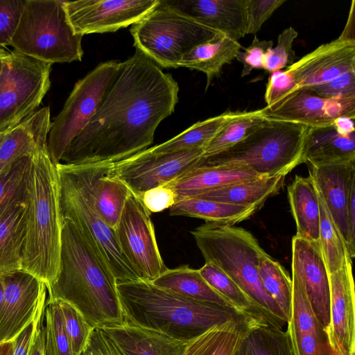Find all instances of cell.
<instances>
[{
	"label": "cell",
	"instance_id": "obj_1",
	"mask_svg": "<svg viewBox=\"0 0 355 355\" xmlns=\"http://www.w3.org/2000/svg\"><path fill=\"white\" fill-rule=\"evenodd\" d=\"M179 86L171 73L136 49L116 77L89 123L60 163L115 164L148 148L159 123L175 111Z\"/></svg>",
	"mask_w": 355,
	"mask_h": 355
},
{
	"label": "cell",
	"instance_id": "obj_2",
	"mask_svg": "<svg viewBox=\"0 0 355 355\" xmlns=\"http://www.w3.org/2000/svg\"><path fill=\"white\" fill-rule=\"evenodd\" d=\"M62 218L59 272L46 301L69 303L94 329L124 323L116 280L107 262L71 220Z\"/></svg>",
	"mask_w": 355,
	"mask_h": 355
},
{
	"label": "cell",
	"instance_id": "obj_3",
	"mask_svg": "<svg viewBox=\"0 0 355 355\" xmlns=\"http://www.w3.org/2000/svg\"><path fill=\"white\" fill-rule=\"evenodd\" d=\"M116 288L124 322L181 340L189 341L216 324L251 317L184 297L148 281H116Z\"/></svg>",
	"mask_w": 355,
	"mask_h": 355
},
{
	"label": "cell",
	"instance_id": "obj_4",
	"mask_svg": "<svg viewBox=\"0 0 355 355\" xmlns=\"http://www.w3.org/2000/svg\"><path fill=\"white\" fill-rule=\"evenodd\" d=\"M24 203L21 270L35 276L48 288L59 272L62 218L58 172L47 149L31 157Z\"/></svg>",
	"mask_w": 355,
	"mask_h": 355
},
{
	"label": "cell",
	"instance_id": "obj_5",
	"mask_svg": "<svg viewBox=\"0 0 355 355\" xmlns=\"http://www.w3.org/2000/svg\"><path fill=\"white\" fill-rule=\"evenodd\" d=\"M205 262L226 273L256 305L271 324L282 328L288 320L264 288L258 264L265 251L248 230L206 222L191 232Z\"/></svg>",
	"mask_w": 355,
	"mask_h": 355
},
{
	"label": "cell",
	"instance_id": "obj_6",
	"mask_svg": "<svg viewBox=\"0 0 355 355\" xmlns=\"http://www.w3.org/2000/svg\"><path fill=\"white\" fill-rule=\"evenodd\" d=\"M111 163L55 166L60 185L62 218L71 220L101 253L116 281L141 280L122 253L115 232L98 213L94 201V181Z\"/></svg>",
	"mask_w": 355,
	"mask_h": 355
},
{
	"label": "cell",
	"instance_id": "obj_7",
	"mask_svg": "<svg viewBox=\"0 0 355 355\" xmlns=\"http://www.w3.org/2000/svg\"><path fill=\"white\" fill-rule=\"evenodd\" d=\"M309 126L265 119L251 134L225 151L205 159L211 166L243 167L263 177L286 175L302 164Z\"/></svg>",
	"mask_w": 355,
	"mask_h": 355
},
{
	"label": "cell",
	"instance_id": "obj_8",
	"mask_svg": "<svg viewBox=\"0 0 355 355\" xmlns=\"http://www.w3.org/2000/svg\"><path fill=\"white\" fill-rule=\"evenodd\" d=\"M64 1L27 0L10 45L15 51L51 64L81 61L83 36L70 26Z\"/></svg>",
	"mask_w": 355,
	"mask_h": 355
},
{
	"label": "cell",
	"instance_id": "obj_9",
	"mask_svg": "<svg viewBox=\"0 0 355 355\" xmlns=\"http://www.w3.org/2000/svg\"><path fill=\"white\" fill-rule=\"evenodd\" d=\"M130 31L136 49L164 68H178L184 53L221 33L178 12L164 0Z\"/></svg>",
	"mask_w": 355,
	"mask_h": 355
},
{
	"label": "cell",
	"instance_id": "obj_10",
	"mask_svg": "<svg viewBox=\"0 0 355 355\" xmlns=\"http://www.w3.org/2000/svg\"><path fill=\"white\" fill-rule=\"evenodd\" d=\"M51 66L15 51L8 53L0 73V135L37 111L51 87Z\"/></svg>",
	"mask_w": 355,
	"mask_h": 355
},
{
	"label": "cell",
	"instance_id": "obj_11",
	"mask_svg": "<svg viewBox=\"0 0 355 355\" xmlns=\"http://www.w3.org/2000/svg\"><path fill=\"white\" fill-rule=\"evenodd\" d=\"M119 65L117 60L101 62L75 84L62 110L51 122L47 150L55 166L60 162L70 143L95 114Z\"/></svg>",
	"mask_w": 355,
	"mask_h": 355
},
{
	"label": "cell",
	"instance_id": "obj_12",
	"mask_svg": "<svg viewBox=\"0 0 355 355\" xmlns=\"http://www.w3.org/2000/svg\"><path fill=\"white\" fill-rule=\"evenodd\" d=\"M119 248L141 280L153 282L168 268L160 254L150 212L130 193L116 228Z\"/></svg>",
	"mask_w": 355,
	"mask_h": 355
},
{
	"label": "cell",
	"instance_id": "obj_13",
	"mask_svg": "<svg viewBox=\"0 0 355 355\" xmlns=\"http://www.w3.org/2000/svg\"><path fill=\"white\" fill-rule=\"evenodd\" d=\"M203 153L202 148L168 154H154L146 149L113 164L111 173L138 196L202 164L205 160Z\"/></svg>",
	"mask_w": 355,
	"mask_h": 355
},
{
	"label": "cell",
	"instance_id": "obj_14",
	"mask_svg": "<svg viewBox=\"0 0 355 355\" xmlns=\"http://www.w3.org/2000/svg\"><path fill=\"white\" fill-rule=\"evenodd\" d=\"M159 0L64 1L68 21L75 33L115 32L139 21Z\"/></svg>",
	"mask_w": 355,
	"mask_h": 355
},
{
	"label": "cell",
	"instance_id": "obj_15",
	"mask_svg": "<svg viewBox=\"0 0 355 355\" xmlns=\"http://www.w3.org/2000/svg\"><path fill=\"white\" fill-rule=\"evenodd\" d=\"M0 305V343L12 341L34 319L47 293L45 284L19 270L3 275Z\"/></svg>",
	"mask_w": 355,
	"mask_h": 355
},
{
	"label": "cell",
	"instance_id": "obj_16",
	"mask_svg": "<svg viewBox=\"0 0 355 355\" xmlns=\"http://www.w3.org/2000/svg\"><path fill=\"white\" fill-rule=\"evenodd\" d=\"M329 324L324 333L328 346L340 355H355V293L352 259L329 274Z\"/></svg>",
	"mask_w": 355,
	"mask_h": 355
},
{
	"label": "cell",
	"instance_id": "obj_17",
	"mask_svg": "<svg viewBox=\"0 0 355 355\" xmlns=\"http://www.w3.org/2000/svg\"><path fill=\"white\" fill-rule=\"evenodd\" d=\"M260 110L265 119L321 125L343 116L355 117V95L328 98L300 87L276 108Z\"/></svg>",
	"mask_w": 355,
	"mask_h": 355
},
{
	"label": "cell",
	"instance_id": "obj_18",
	"mask_svg": "<svg viewBox=\"0 0 355 355\" xmlns=\"http://www.w3.org/2000/svg\"><path fill=\"white\" fill-rule=\"evenodd\" d=\"M291 250L292 272L301 282L313 312L325 333L330 321L329 282L320 243L294 236Z\"/></svg>",
	"mask_w": 355,
	"mask_h": 355
},
{
	"label": "cell",
	"instance_id": "obj_19",
	"mask_svg": "<svg viewBox=\"0 0 355 355\" xmlns=\"http://www.w3.org/2000/svg\"><path fill=\"white\" fill-rule=\"evenodd\" d=\"M355 69V41L339 37L318 46L286 69L299 87L320 85Z\"/></svg>",
	"mask_w": 355,
	"mask_h": 355
},
{
	"label": "cell",
	"instance_id": "obj_20",
	"mask_svg": "<svg viewBox=\"0 0 355 355\" xmlns=\"http://www.w3.org/2000/svg\"><path fill=\"white\" fill-rule=\"evenodd\" d=\"M309 175L339 230L353 259L347 223V207L352 186L355 183V162L309 166Z\"/></svg>",
	"mask_w": 355,
	"mask_h": 355
},
{
	"label": "cell",
	"instance_id": "obj_21",
	"mask_svg": "<svg viewBox=\"0 0 355 355\" xmlns=\"http://www.w3.org/2000/svg\"><path fill=\"white\" fill-rule=\"evenodd\" d=\"M178 12L239 41L247 34L246 0H164Z\"/></svg>",
	"mask_w": 355,
	"mask_h": 355
},
{
	"label": "cell",
	"instance_id": "obj_22",
	"mask_svg": "<svg viewBox=\"0 0 355 355\" xmlns=\"http://www.w3.org/2000/svg\"><path fill=\"white\" fill-rule=\"evenodd\" d=\"M302 163L319 166L355 162V132L340 131L334 121L309 126L304 139Z\"/></svg>",
	"mask_w": 355,
	"mask_h": 355
},
{
	"label": "cell",
	"instance_id": "obj_23",
	"mask_svg": "<svg viewBox=\"0 0 355 355\" xmlns=\"http://www.w3.org/2000/svg\"><path fill=\"white\" fill-rule=\"evenodd\" d=\"M50 116L49 107H42L2 135L0 162L3 169L22 157H30L47 149Z\"/></svg>",
	"mask_w": 355,
	"mask_h": 355
},
{
	"label": "cell",
	"instance_id": "obj_24",
	"mask_svg": "<svg viewBox=\"0 0 355 355\" xmlns=\"http://www.w3.org/2000/svg\"><path fill=\"white\" fill-rule=\"evenodd\" d=\"M100 329L125 355H180L187 343L125 322Z\"/></svg>",
	"mask_w": 355,
	"mask_h": 355
},
{
	"label": "cell",
	"instance_id": "obj_25",
	"mask_svg": "<svg viewBox=\"0 0 355 355\" xmlns=\"http://www.w3.org/2000/svg\"><path fill=\"white\" fill-rule=\"evenodd\" d=\"M261 177L263 176L243 167L211 166L203 163L167 184L175 191L178 201Z\"/></svg>",
	"mask_w": 355,
	"mask_h": 355
},
{
	"label": "cell",
	"instance_id": "obj_26",
	"mask_svg": "<svg viewBox=\"0 0 355 355\" xmlns=\"http://www.w3.org/2000/svg\"><path fill=\"white\" fill-rule=\"evenodd\" d=\"M288 199L295 222V236L319 242L320 207L318 191L310 175H295L288 185Z\"/></svg>",
	"mask_w": 355,
	"mask_h": 355
},
{
	"label": "cell",
	"instance_id": "obj_27",
	"mask_svg": "<svg viewBox=\"0 0 355 355\" xmlns=\"http://www.w3.org/2000/svg\"><path fill=\"white\" fill-rule=\"evenodd\" d=\"M241 48L239 41L220 33L184 53L180 61L179 67L204 73L207 76V90L212 80L220 73L223 66L236 58Z\"/></svg>",
	"mask_w": 355,
	"mask_h": 355
},
{
	"label": "cell",
	"instance_id": "obj_28",
	"mask_svg": "<svg viewBox=\"0 0 355 355\" xmlns=\"http://www.w3.org/2000/svg\"><path fill=\"white\" fill-rule=\"evenodd\" d=\"M234 355H294L288 331L259 317L246 324Z\"/></svg>",
	"mask_w": 355,
	"mask_h": 355
},
{
	"label": "cell",
	"instance_id": "obj_29",
	"mask_svg": "<svg viewBox=\"0 0 355 355\" xmlns=\"http://www.w3.org/2000/svg\"><path fill=\"white\" fill-rule=\"evenodd\" d=\"M257 210L254 205H241L189 197L178 200L169 209L171 216H183L208 223L234 225L250 218Z\"/></svg>",
	"mask_w": 355,
	"mask_h": 355
},
{
	"label": "cell",
	"instance_id": "obj_30",
	"mask_svg": "<svg viewBox=\"0 0 355 355\" xmlns=\"http://www.w3.org/2000/svg\"><path fill=\"white\" fill-rule=\"evenodd\" d=\"M286 175L257 179L213 189L193 197L226 203L254 205L261 209L268 198L277 194L284 187Z\"/></svg>",
	"mask_w": 355,
	"mask_h": 355
},
{
	"label": "cell",
	"instance_id": "obj_31",
	"mask_svg": "<svg viewBox=\"0 0 355 355\" xmlns=\"http://www.w3.org/2000/svg\"><path fill=\"white\" fill-rule=\"evenodd\" d=\"M151 282L188 298L235 310L227 300L209 286L198 269L191 268L187 265L173 269L167 268Z\"/></svg>",
	"mask_w": 355,
	"mask_h": 355
},
{
	"label": "cell",
	"instance_id": "obj_32",
	"mask_svg": "<svg viewBox=\"0 0 355 355\" xmlns=\"http://www.w3.org/2000/svg\"><path fill=\"white\" fill-rule=\"evenodd\" d=\"M254 316L209 328L187 341L180 355H234L247 323Z\"/></svg>",
	"mask_w": 355,
	"mask_h": 355
},
{
	"label": "cell",
	"instance_id": "obj_33",
	"mask_svg": "<svg viewBox=\"0 0 355 355\" xmlns=\"http://www.w3.org/2000/svg\"><path fill=\"white\" fill-rule=\"evenodd\" d=\"M24 202L15 205L0 218V276L22 269Z\"/></svg>",
	"mask_w": 355,
	"mask_h": 355
},
{
	"label": "cell",
	"instance_id": "obj_34",
	"mask_svg": "<svg viewBox=\"0 0 355 355\" xmlns=\"http://www.w3.org/2000/svg\"><path fill=\"white\" fill-rule=\"evenodd\" d=\"M110 164L96 179L92 194L96 209L105 223L115 230L126 200L131 193L128 187L111 173Z\"/></svg>",
	"mask_w": 355,
	"mask_h": 355
},
{
	"label": "cell",
	"instance_id": "obj_35",
	"mask_svg": "<svg viewBox=\"0 0 355 355\" xmlns=\"http://www.w3.org/2000/svg\"><path fill=\"white\" fill-rule=\"evenodd\" d=\"M234 114L233 112H225L198 121L167 141L147 149L154 154H168L203 148Z\"/></svg>",
	"mask_w": 355,
	"mask_h": 355
},
{
	"label": "cell",
	"instance_id": "obj_36",
	"mask_svg": "<svg viewBox=\"0 0 355 355\" xmlns=\"http://www.w3.org/2000/svg\"><path fill=\"white\" fill-rule=\"evenodd\" d=\"M261 110L235 112L203 148L207 159L232 148L255 130L264 121Z\"/></svg>",
	"mask_w": 355,
	"mask_h": 355
},
{
	"label": "cell",
	"instance_id": "obj_37",
	"mask_svg": "<svg viewBox=\"0 0 355 355\" xmlns=\"http://www.w3.org/2000/svg\"><path fill=\"white\" fill-rule=\"evenodd\" d=\"M318 194L320 207L319 243L328 274H331L340 269L349 256L345 242L318 191Z\"/></svg>",
	"mask_w": 355,
	"mask_h": 355
},
{
	"label": "cell",
	"instance_id": "obj_38",
	"mask_svg": "<svg viewBox=\"0 0 355 355\" xmlns=\"http://www.w3.org/2000/svg\"><path fill=\"white\" fill-rule=\"evenodd\" d=\"M258 272L264 288L286 317L291 318L292 279L284 268L266 252L260 257Z\"/></svg>",
	"mask_w": 355,
	"mask_h": 355
},
{
	"label": "cell",
	"instance_id": "obj_39",
	"mask_svg": "<svg viewBox=\"0 0 355 355\" xmlns=\"http://www.w3.org/2000/svg\"><path fill=\"white\" fill-rule=\"evenodd\" d=\"M198 270L209 286L227 300L237 312L245 315L261 317L265 319L247 295L217 266L205 262Z\"/></svg>",
	"mask_w": 355,
	"mask_h": 355
},
{
	"label": "cell",
	"instance_id": "obj_40",
	"mask_svg": "<svg viewBox=\"0 0 355 355\" xmlns=\"http://www.w3.org/2000/svg\"><path fill=\"white\" fill-rule=\"evenodd\" d=\"M31 157H22L0 174V218L11 207L25 202Z\"/></svg>",
	"mask_w": 355,
	"mask_h": 355
},
{
	"label": "cell",
	"instance_id": "obj_41",
	"mask_svg": "<svg viewBox=\"0 0 355 355\" xmlns=\"http://www.w3.org/2000/svg\"><path fill=\"white\" fill-rule=\"evenodd\" d=\"M291 318L287 327L294 333L325 336L319 324L304 289L296 275L292 272ZM326 337V336H325Z\"/></svg>",
	"mask_w": 355,
	"mask_h": 355
},
{
	"label": "cell",
	"instance_id": "obj_42",
	"mask_svg": "<svg viewBox=\"0 0 355 355\" xmlns=\"http://www.w3.org/2000/svg\"><path fill=\"white\" fill-rule=\"evenodd\" d=\"M44 351L45 355H73L57 300L46 302Z\"/></svg>",
	"mask_w": 355,
	"mask_h": 355
},
{
	"label": "cell",
	"instance_id": "obj_43",
	"mask_svg": "<svg viewBox=\"0 0 355 355\" xmlns=\"http://www.w3.org/2000/svg\"><path fill=\"white\" fill-rule=\"evenodd\" d=\"M59 303L63 326L70 343L73 355L83 351L94 328L73 306L62 300Z\"/></svg>",
	"mask_w": 355,
	"mask_h": 355
},
{
	"label": "cell",
	"instance_id": "obj_44",
	"mask_svg": "<svg viewBox=\"0 0 355 355\" xmlns=\"http://www.w3.org/2000/svg\"><path fill=\"white\" fill-rule=\"evenodd\" d=\"M297 35V31L292 27L284 29L278 36L276 46L265 55L263 69L271 73L294 63L295 55L293 44Z\"/></svg>",
	"mask_w": 355,
	"mask_h": 355
},
{
	"label": "cell",
	"instance_id": "obj_45",
	"mask_svg": "<svg viewBox=\"0 0 355 355\" xmlns=\"http://www.w3.org/2000/svg\"><path fill=\"white\" fill-rule=\"evenodd\" d=\"M298 88L293 78L286 70L271 73L265 92V107L273 110Z\"/></svg>",
	"mask_w": 355,
	"mask_h": 355
},
{
	"label": "cell",
	"instance_id": "obj_46",
	"mask_svg": "<svg viewBox=\"0 0 355 355\" xmlns=\"http://www.w3.org/2000/svg\"><path fill=\"white\" fill-rule=\"evenodd\" d=\"M27 0H0V48L10 46Z\"/></svg>",
	"mask_w": 355,
	"mask_h": 355
},
{
	"label": "cell",
	"instance_id": "obj_47",
	"mask_svg": "<svg viewBox=\"0 0 355 355\" xmlns=\"http://www.w3.org/2000/svg\"><path fill=\"white\" fill-rule=\"evenodd\" d=\"M286 0H246L247 32L254 34Z\"/></svg>",
	"mask_w": 355,
	"mask_h": 355
},
{
	"label": "cell",
	"instance_id": "obj_48",
	"mask_svg": "<svg viewBox=\"0 0 355 355\" xmlns=\"http://www.w3.org/2000/svg\"><path fill=\"white\" fill-rule=\"evenodd\" d=\"M306 87L317 95L328 98L355 95V69L327 83Z\"/></svg>",
	"mask_w": 355,
	"mask_h": 355
},
{
	"label": "cell",
	"instance_id": "obj_49",
	"mask_svg": "<svg viewBox=\"0 0 355 355\" xmlns=\"http://www.w3.org/2000/svg\"><path fill=\"white\" fill-rule=\"evenodd\" d=\"M137 197L150 214L169 209L177 202L175 191L167 184L148 189Z\"/></svg>",
	"mask_w": 355,
	"mask_h": 355
},
{
	"label": "cell",
	"instance_id": "obj_50",
	"mask_svg": "<svg viewBox=\"0 0 355 355\" xmlns=\"http://www.w3.org/2000/svg\"><path fill=\"white\" fill-rule=\"evenodd\" d=\"M288 332L294 355H329V346L325 336Z\"/></svg>",
	"mask_w": 355,
	"mask_h": 355
},
{
	"label": "cell",
	"instance_id": "obj_51",
	"mask_svg": "<svg viewBox=\"0 0 355 355\" xmlns=\"http://www.w3.org/2000/svg\"><path fill=\"white\" fill-rule=\"evenodd\" d=\"M272 46V40H260L255 35L251 44L236 55V58L243 64L241 76L249 75L253 69H263V58Z\"/></svg>",
	"mask_w": 355,
	"mask_h": 355
},
{
	"label": "cell",
	"instance_id": "obj_52",
	"mask_svg": "<svg viewBox=\"0 0 355 355\" xmlns=\"http://www.w3.org/2000/svg\"><path fill=\"white\" fill-rule=\"evenodd\" d=\"M80 355H125L100 328H94Z\"/></svg>",
	"mask_w": 355,
	"mask_h": 355
},
{
	"label": "cell",
	"instance_id": "obj_53",
	"mask_svg": "<svg viewBox=\"0 0 355 355\" xmlns=\"http://www.w3.org/2000/svg\"><path fill=\"white\" fill-rule=\"evenodd\" d=\"M47 296L42 300L34 319L14 338L12 355H28L41 308L46 304Z\"/></svg>",
	"mask_w": 355,
	"mask_h": 355
},
{
	"label": "cell",
	"instance_id": "obj_54",
	"mask_svg": "<svg viewBox=\"0 0 355 355\" xmlns=\"http://www.w3.org/2000/svg\"><path fill=\"white\" fill-rule=\"evenodd\" d=\"M46 304L41 308L28 355H45L44 311Z\"/></svg>",
	"mask_w": 355,
	"mask_h": 355
},
{
	"label": "cell",
	"instance_id": "obj_55",
	"mask_svg": "<svg viewBox=\"0 0 355 355\" xmlns=\"http://www.w3.org/2000/svg\"><path fill=\"white\" fill-rule=\"evenodd\" d=\"M347 223L351 248L355 252V183L352 184L349 194L347 207Z\"/></svg>",
	"mask_w": 355,
	"mask_h": 355
},
{
	"label": "cell",
	"instance_id": "obj_56",
	"mask_svg": "<svg viewBox=\"0 0 355 355\" xmlns=\"http://www.w3.org/2000/svg\"><path fill=\"white\" fill-rule=\"evenodd\" d=\"M13 342L8 341L0 343V355H12Z\"/></svg>",
	"mask_w": 355,
	"mask_h": 355
},
{
	"label": "cell",
	"instance_id": "obj_57",
	"mask_svg": "<svg viewBox=\"0 0 355 355\" xmlns=\"http://www.w3.org/2000/svg\"><path fill=\"white\" fill-rule=\"evenodd\" d=\"M9 52L4 50L3 48H0V73L2 69L3 63L5 58Z\"/></svg>",
	"mask_w": 355,
	"mask_h": 355
},
{
	"label": "cell",
	"instance_id": "obj_58",
	"mask_svg": "<svg viewBox=\"0 0 355 355\" xmlns=\"http://www.w3.org/2000/svg\"><path fill=\"white\" fill-rule=\"evenodd\" d=\"M3 297V276H0V305Z\"/></svg>",
	"mask_w": 355,
	"mask_h": 355
},
{
	"label": "cell",
	"instance_id": "obj_59",
	"mask_svg": "<svg viewBox=\"0 0 355 355\" xmlns=\"http://www.w3.org/2000/svg\"><path fill=\"white\" fill-rule=\"evenodd\" d=\"M329 355H340L336 351L329 347Z\"/></svg>",
	"mask_w": 355,
	"mask_h": 355
},
{
	"label": "cell",
	"instance_id": "obj_60",
	"mask_svg": "<svg viewBox=\"0 0 355 355\" xmlns=\"http://www.w3.org/2000/svg\"><path fill=\"white\" fill-rule=\"evenodd\" d=\"M2 135H3V134L0 135V140H1V139ZM3 168L2 164H1V162H0V174L1 173V172L3 171Z\"/></svg>",
	"mask_w": 355,
	"mask_h": 355
}]
</instances>
